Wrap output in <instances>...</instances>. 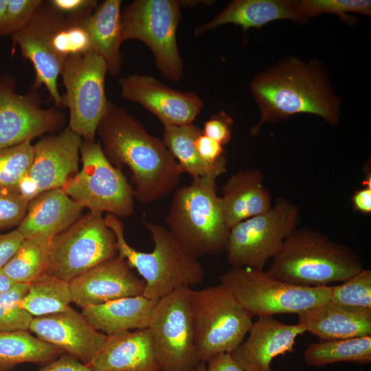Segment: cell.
<instances>
[{"instance_id":"1","label":"cell","mask_w":371,"mask_h":371,"mask_svg":"<svg viewBox=\"0 0 371 371\" xmlns=\"http://www.w3.org/2000/svg\"><path fill=\"white\" fill-rule=\"evenodd\" d=\"M97 133L106 157L130 170L139 202L156 201L177 189L183 173L164 141L124 109L109 100Z\"/></svg>"},{"instance_id":"2","label":"cell","mask_w":371,"mask_h":371,"mask_svg":"<svg viewBox=\"0 0 371 371\" xmlns=\"http://www.w3.org/2000/svg\"><path fill=\"white\" fill-rule=\"evenodd\" d=\"M250 89L260 112V120L249 131L251 136L257 135L267 122L300 113L319 116L333 125L339 122L341 100L317 61L287 58L256 75Z\"/></svg>"},{"instance_id":"3","label":"cell","mask_w":371,"mask_h":371,"mask_svg":"<svg viewBox=\"0 0 371 371\" xmlns=\"http://www.w3.org/2000/svg\"><path fill=\"white\" fill-rule=\"evenodd\" d=\"M363 269L361 258L351 249L301 227L286 238L267 271L294 284L322 286L344 282Z\"/></svg>"},{"instance_id":"4","label":"cell","mask_w":371,"mask_h":371,"mask_svg":"<svg viewBox=\"0 0 371 371\" xmlns=\"http://www.w3.org/2000/svg\"><path fill=\"white\" fill-rule=\"evenodd\" d=\"M212 173L192 179L175 190L166 221L168 231L190 256L198 258L226 251L230 229L216 194Z\"/></svg>"},{"instance_id":"5","label":"cell","mask_w":371,"mask_h":371,"mask_svg":"<svg viewBox=\"0 0 371 371\" xmlns=\"http://www.w3.org/2000/svg\"><path fill=\"white\" fill-rule=\"evenodd\" d=\"M104 218L115 236L118 255L135 268L145 282L144 296L159 300L178 289L190 288L203 280L201 263L185 252L166 227L143 220L154 242L152 251L144 252L128 244L119 217L107 214Z\"/></svg>"},{"instance_id":"6","label":"cell","mask_w":371,"mask_h":371,"mask_svg":"<svg viewBox=\"0 0 371 371\" xmlns=\"http://www.w3.org/2000/svg\"><path fill=\"white\" fill-rule=\"evenodd\" d=\"M190 308L199 362L230 353L244 341L253 324V317L221 282L200 290L191 289Z\"/></svg>"},{"instance_id":"7","label":"cell","mask_w":371,"mask_h":371,"mask_svg":"<svg viewBox=\"0 0 371 371\" xmlns=\"http://www.w3.org/2000/svg\"><path fill=\"white\" fill-rule=\"evenodd\" d=\"M252 316L308 311L329 302L332 286H304L271 276L264 269L233 267L220 277Z\"/></svg>"},{"instance_id":"8","label":"cell","mask_w":371,"mask_h":371,"mask_svg":"<svg viewBox=\"0 0 371 371\" xmlns=\"http://www.w3.org/2000/svg\"><path fill=\"white\" fill-rule=\"evenodd\" d=\"M82 168L62 189L82 207L91 212L125 217L134 212V190L121 170L115 167L100 144L82 140Z\"/></svg>"},{"instance_id":"9","label":"cell","mask_w":371,"mask_h":371,"mask_svg":"<svg viewBox=\"0 0 371 371\" xmlns=\"http://www.w3.org/2000/svg\"><path fill=\"white\" fill-rule=\"evenodd\" d=\"M182 1L136 0L122 14L123 40H138L151 50L158 69L172 82L183 75V62L177 43Z\"/></svg>"},{"instance_id":"10","label":"cell","mask_w":371,"mask_h":371,"mask_svg":"<svg viewBox=\"0 0 371 371\" xmlns=\"http://www.w3.org/2000/svg\"><path fill=\"white\" fill-rule=\"evenodd\" d=\"M117 254L115 236L102 214L90 211L51 240L46 273L69 282Z\"/></svg>"},{"instance_id":"11","label":"cell","mask_w":371,"mask_h":371,"mask_svg":"<svg viewBox=\"0 0 371 371\" xmlns=\"http://www.w3.org/2000/svg\"><path fill=\"white\" fill-rule=\"evenodd\" d=\"M299 214L295 204L278 198L267 211L236 224L227 240L229 264L234 267L264 269L297 228Z\"/></svg>"},{"instance_id":"12","label":"cell","mask_w":371,"mask_h":371,"mask_svg":"<svg viewBox=\"0 0 371 371\" xmlns=\"http://www.w3.org/2000/svg\"><path fill=\"white\" fill-rule=\"evenodd\" d=\"M105 61L93 51L70 56L60 75L65 87V107L69 112L68 128L84 140L94 141L109 100L104 82Z\"/></svg>"},{"instance_id":"13","label":"cell","mask_w":371,"mask_h":371,"mask_svg":"<svg viewBox=\"0 0 371 371\" xmlns=\"http://www.w3.org/2000/svg\"><path fill=\"white\" fill-rule=\"evenodd\" d=\"M191 288L181 287L160 298L148 329L160 371H195L197 357L190 308Z\"/></svg>"},{"instance_id":"14","label":"cell","mask_w":371,"mask_h":371,"mask_svg":"<svg viewBox=\"0 0 371 371\" xmlns=\"http://www.w3.org/2000/svg\"><path fill=\"white\" fill-rule=\"evenodd\" d=\"M66 19L47 1H43L30 23L11 36L13 45H18L23 57L32 63L35 78L31 90L44 86L56 108L65 107L58 79L65 60L57 53L54 39Z\"/></svg>"},{"instance_id":"15","label":"cell","mask_w":371,"mask_h":371,"mask_svg":"<svg viewBox=\"0 0 371 371\" xmlns=\"http://www.w3.org/2000/svg\"><path fill=\"white\" fill-rule=\"evenodd\" d=\"M10 74L0 76V150L60 128L65 115L56 107L41 106L36 91L19 94Z\"/></svg>"},{"instance_id":"16","label":"cell","mask_w":371,"mask_h":371,"mask_svg":"<svg viewBox=\"0 0 371 371\" xmlns=\"http://www.w3.org/2000/svg\"><path fill=\"white\" fill-rule=\"evenodd\" d=\"M82 138L69 128L33 145V159L16 191L28 201L47 190L62 188L78 171Z\"/></svg>"},{"instance_id":"17","label":"cell","mask_w":371,"mask_h":371,"mask_svg":"<svg viewBox=\"0 0 371 371\" xmlns=\"http://www.w3.org/2000/svg\"><path fill=\"white\" fill-rule=\"evenodd\" d=\"M119 84L123 98L141 104L163 125L192 124L203 107L195 93L172 89L150 76L131 74L120 78Z\"/></svg>"},{"instance_id":"18","label":"cell","mask_w":371,"mask_h":371,"mask_svg":"<svg viewBox=\"0 0 371 371\" xmlns=\"http://www.w3.org/2000/svg\"><path fill=\"white\" fill-rule=\"evenodd\" d=\"M73 302L82 309L122 297L144 294L145 282L118 254L69 282Z\"/></svg>"},{"instance_id":"19","label":"cell","mask_w":371,"mask_h":371,"mask_svg":"<svg viewBox=\"0 0 371 371\" xmlns=\"http://www.w3.org/2000/svg\"><path fill=\"white\" fill-rule=\"evenodd\" d=\"M29 330L41 340L59 348L85 364L92 360L106 337L71 307L65 311L34 317Z\"/></svg>"},{"instance_id":"20","label":"cell","mask_w":371,"mask_h":371,"mask_svg":"<svg viewBox=\"0 0 371 371\" xmlns=\"http://www.w3.org/2000/svg\"><path fill=\"white\" fill-rule=\"evenodd\" d=\"M306 333L299 323L287 324L273 316H261L253 322L249 336L230 352L245 371H273V359L293 351L295 339Z\"/></svg>"},{"instance_id":"21","label":"cell","mask_w":371,"mask_h":371,"mask_svg":"<svg viewBox=\"0 0 371 371\" xmlns=\"http://www.w3.org/2000/svg\"><path fill=\"white\" fill-rule=\"evenodd\" d=\"M87 365L92 371H160L148 328L106 335Z\"/></svg>"},{"instance_id":"22","label":"cell","mask_w":371,"mask_h":371,"mask_svg":"<svg viewBox=\"0 0 371 371\" xmlns=\"http://www.w3.org/2000/svg\"><path fill=\"white\" fill-rule=\"evenodd\" d=\"M82 210L62 188L47 190L29 201L16 229L24 239H52L75 223Z\"/></svg>"},{"instance_id":"23","label":"cell","mask_w":371,"mask_h":371,"mask_svg":"<svg viewBox=\"0 0 371 371\" xmlns=\"http://www.w3.org/2000/svg\"><path fill=\"white\" fill-rule=\"evenodd\" d=\"M297 323L319 339H348L371 335V308H355L328 302L298 315Z\"/></svg>"},{"instance_id":"24","label":"cell","mask_w":371,"mask_h":371,"mask_svg":"<svg viewBox=\"0 0 371 371\" xmlns=\"http://www.w3.org/2000/svg\"><path fill=\"white\" fill-rule=\"evenodd\" d=\"M262 181V173L258 169L250 168L234 173L223 184L220 199L229 229L271 208V197Z\"/></svg>"},{"instance_id":"25","label":"cell","mask_w":371,"mask_h":371,"mask_svg":"<svg viewBox=\"0 0 371 371\" xmlns=\"http://www.w3.org/2000/svg\"><path fill=\"white\" fill-rule=\"evenodd\" d=\"M158 301L143 295L126 297L85 307L81 313L96 330L109 335L147 328Z\"/></svg>"},{"instance_id":"26","label":"cell","mask_w":371,"mask_h":371,"mask_svg":"<svg viewBox=\"0 0 371 371\" xmlns=\"http://www.w3.org/2000/svg\"><path fill=\"white\" fill-rule=\"evenodd\" d=\"M302 22L297 10V1L293 0H234L207 23L194 30L198 36L222 25H240L244 34L251 27L260 28L277 20Z\"/></svg>"},{"instance_id":"27","label":"cell","mask_w":371,"mask_h":371,"mask_svg":"<svg viewBox=\"0 0 371 371\" xmlns=\"http://www.w3.org/2000/svg\"><path fill=\"white\" fill-rule=\"evenodd\" d=\"M121 5V0H106L98 3L85 21L91 49L103 58L108 72L113 76L120 73L122 63Z\"/></svg>"},{"instance_id":"28","label":"cell","mask_w":371,"mask_h":371,"mask_svg":"<svg viewBox=\"0 0 371 371\" xmlns=\"http://www.w3.org/2000/svg\"><path fill=\"white\" fill-rule=\"evenodd\" d=\"M164 126V142L177 161L182 173L192 179L226 172L227 160L225 156L214 164L206 162L199 155L194 142L202 130L193 123L183 126Z\"/></svg>"},{"instance_id":"29","label":"cell","mask_w":371,"mask_h":371,"mask_svg":"<svg viewBox=\"0 0 371 371\" xmlns=\"http://www.w3.org/2000/svg\"><path fill=\"white\" fill-rule=\"evenodd\" d=\"M63 350L31 335L27 330L0 332V371L32 363L41 366L56 359Z\"/></svg>"},{"instance_id":"30","label":"cell","mask_w":371,"mask_h":371,"mask_svg":"<svg viewBox=\"0 0 371 371\" xmlns=\"http://www.w3.org/2000/svg\"><path fill=\"white\" fill-rule=\"evenodd\" d=\"M73 302L69 282L45 273L29 284L19 305L33 317L48 315L70 308Z\"/></svg>"},{"instance_id":"31","label":"cell","mask_w":371,"mask_h":371,"mask_svg":"<svg viewBox=\"0 0 371 371\" xmlns=\"http://www.w3.org/2000/svg\"><path fill=\"white\" fill-rule=\"evenodd\" d=\"M307 365L324 366L338 362H371V335L324 340L309 344L304 353Z\"/></svg>"},{"instance_id":"32","label":"cell","mask_w":371,"mask_h":371,"mask_svg":"<svg viewBox=\"0 0 371 371\" xmlns=\"http://www.w3.org/2000/svg\"><path fill=\"white\" fill-rule=\"evenodd\" d=\"M52 239L27 238L1 271L15 283L30 284L46 273Z\"/></svg>"},{"instance_id":"33","label":"cell","mask_w":371,"mask_h":371,"mask_svg":"<svg viewBox=\"0 0 371 371\" xmlns=\"http://www.w3.org/2000/svg\"><path fill=\"white\" fill-rule=\"evenodd\" d=\"M297 10L305 21L322 14L338 15L350 25L357 23V19L348 13L356 12L371 16V1L368 0H300L297 1Z\"/></svg>"},{"instance_id":"34","label":"cell","mask_w":371,"mask_h":371,"mask_svg":"<svg viewBox=\"0 0 371 371\" xmlns=\"http://www.w3.org/2000/svg\"><path fill=\"white\" fill-rule=\"evenodd\" d=\"M30 142L0 150V190H16L33 159Z\"/></svg>"},{"instance_id":"35","label":"cell","mask_w":371,"mask_h":371,"mask_svg":"<svg viewBox=\"0 0 371 371\" xmlns=\"http://www.w3.org/2000/svg\"><path fill=\"white\" fill-rule=\"evenodd\" d=\"M329 302L355 308H371V270L363 269L337 286H332Z\"/></svg>"},{"instance_id":"36","label":"cell","mask_w":371,"mask_h":371,"mask_svg":"<svg viewBox=\"0 0 371 371\" xmlns=\"http://www.w3.org/2000/svg\"><path fill=\"white\" fill-rule=\"evenodd\" d=\"M42 2V0H8L0 23V36H12L25 27Z\"/></svg>"},{"instance_id":"37","label":"cell","mask_w":371,"mask_h":371,"mask_svg":"<svg viewBox=\"0 0 371 371\" xmlns=\"http://www.w3.org/2000/svg\"><path fill=\"white\" fill-rule=\"evenodd\" d=\"M29 201L14 190H0V232L16 227L27 211Z\"/></svg>"},{"instance_id":"38","label":"cell","mask_w":371,"mask_h":371,"mask_svg":"<svg viewBox=\"0 0 371 371\" xmlns=\"http://www.w3.org/2000/svg\"><path fill=\"white\" fill-rule=\"evenodd\" d=\"M33 316L19 303L0 304V332L28 330Z\"/></svg>"},{"instance_id":"39","label":"cell","mask_w":371,"mask_h":371,"mask_svg":"<svg viewBox=\"0 0 371 371\" xmlns=\"http://www.w3.org/2000/svg\"><path fill=\"white\" fill-rule=\"evenodd\" d=\"M233 124L232 118L222 111L213 114L204 122L202 132L223 146L231 139Z\"/></svg>"},{"instance_id":"40","label":"cell","mask_w":371,"mask_h":371,"mask_svg":"<svg viewBox=\"0 0 371 371\" xmlns=\"http://www.w3.org/2000/svg\"><path fill=\"white\" fill-rule=\"evenodd\" d=\"M47 2L56 11L73 19H87L98 5L95 0H49Z\"/></svg>"},{"instance_id":"41","label":"cell","mask_w":371,"mask_h":371,"mask_svg":"<svg viewBox=\"0 0 371 371\" xmlns=\"http://www.w3.org/2000/svg\"><path fill=\"white\" fill-rule=\"evenodd\" d=\"M194 144L199 155L207 163L214 164L224 156L223 146L203 132L197 137Z\"/></svg>"},{"instance_id":"42","label":"cell","mask_w":371,"mask_h":371,"mask_svg":"<svg viewBox=\"0 0 371 371\" xmlns=\"http://www.w3.org/2000/svg\"><path fill=\"white\" fill-rule=\"evenodd\" d=\"M24 238L16 228L5 234H0V269L15 254Z\"/></svg>"},{"instance_id":"43","label":"cell","mask_w":371,"mask_h":371,"mask_svg":"<svg viewBox=\"0 0 371 371\" xmlns=\"http://www.w3.org/2000/svg\"><path fill=\"white\" fill-rule=\"evenodd\" d=\"M38 371H92L72 355L63 352L56 359L43 366Z\"/></svg>"},{"instance_id":"44","label":"cell","mask_w":371,"mask_h":371,"mask_svg":"<svg viewBox=\"0 0 371 371\" xmlns=\"http://www.w3.org/2000/svg\"><path fill=\"white\" fill-rule=\"evenodd\" d=\"M363 187L356 190L352 197L354 209L363 214L371 213V176L367 172L363 181Z\"/></svg>"},{"instance_id":"45","label":"cell","mask_w":371,"mask_h":371,"mask_svg":"<svg viewBox=\"0 0 371 371\" xmlns=\"http://www.w3.org/2000/svg\"><path fill=\"white\" fill-rule=\"evenodd\" d=\"M207 363L205 371H245L229 352L217 354L211 357Z\"/></svg>"},{"instance_id":"46","label":"cell","mask_w":371,"mask_h":371,"mask_svg":"<svg viewBox=\"0 0 371 371\" xmlns=\"http://www.w3.org/2000/svg\"><path fill=\"white\" fill-rule=\"evenodd\" d=\"M29 284L16 283L8 291L0 293V304L11 302L19 303L26 295Z\"/></svg>"},{"instance_id":"47","label":"cell","mask_w":371,"mask_h":371,"mask_svg":"<svg viewBox=\"0 0 371 371\" xmlns=\"http://www.w3.org/2000/svg\"><path fill=\"white\" fill-rule=\"evenodd\" d=\"M15 284L0 269V293L8 291Z\"/></svg>"},{"instance_id":"48","label":"cell","mask_w":371,"mask_h":371,"mask_svg":"<svg viewBox=\"0 0 371 371\" xmlns=\"http://www.w3.org/2000/svg\"><path fill=\"white\" fill-rule=\"evenodd\" d=\"M8 0H0V23L4 12L6 9Z\"/></svg>"},{"instance_id":"49","label":"cell","mask_w":371,"mask_h":371,"mask_svg":"<svg viewBox=\"0 0 371 371\" xmlns=\"http://www.w3.org/2000/svg\"><path fill=\"white\" fill-rule=\"evenodd\" d=\"M206 366L205 362H199L195 371H205Z\"/></svg>"}]
</instances>
